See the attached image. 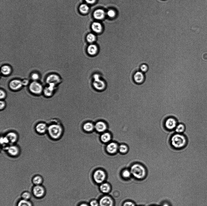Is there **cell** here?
Listing matches in <instances>:
<instances>
[{"mask_svg": "<svg viewBox=\"0 0 207 206\" xmlns=\"http://www.w3.org/2000/svg\"><path fill=\"white\" fill-rule=\"evenodd\" d=\"M123 206H135V205L132 202L127 201L124 203Z\"/></svg>", "mask_w": 207, "mask_h": 206, "instance_id": "41", "label": "cell"}, {"mask_svg": "<svg viewBox=\"0 0 207 206\" xmlns=\"http://www.w3.org/2000/svg\"><path fill=\"white\" fill-rule=\"evenodd\" d=\"M170 143L173 148L180 149L186 146L187 143V139L183 134L175 133L171 137Z\"/></svg>", "mask_w": 207, "mask_h": 206, "instance_id": "1", "label": "cell"}, {"mask_svg": "<svg viewBox=\"0 0 207 206\" xmlns=\"http://www.w3.org/2000/svg\"><path fill=\"white\" fill-rule=\"evenodd\" d=\"M86 40L88 43H93L96 40L95 36L92 33H89L86 36Z\"/></svg>", "mask_w": 207, "mask_h": 206, "instance_id": "31", "label": "cell"}, {"mask_svg": "<svg viewBox=\"0 0 207 206\" xmlns=\"http://www.w3.org/2000/svg\"><path fill=\"white\" fill-rule=\"evenodd\" d=\"M16 206H33V204L30 200H26L21 198L17 201Z\"/></svg>", "mask_w": 207, "mask_h": 206, "instance_id": "24", "label": "cell"}, {"mask_svg": "<svg viewBox=\"0 0 207 206\" xmlns=\"http://www.w3.org/2000/svg\"><path fill=\"white\" fill-rule=\"evenodd\" d=\"M113 201L112 198L108 196L102 197L100 200V206H113Z\"/></svg>", "mask_w": 207, "mask_h": 206, "instance_id": "15", "label": "cell"}, {"mask_svg": "<svg viewBox=\"0 0 207 206\" xmlns=\"http://www.w3.org/2000/svg\"><path fill=\"white\" fill-rule=\"evenodd\" d=\"M79 206H88L87 204H86L83 203L80 205Z\"/></svg>", "mask_w": 207, "mask_h": 206, "instance_id": "44", "label": "cell"}, {"mask_svg": "<svg viewBox=\"0 0 207 206\" xmlns=\"http://www.w3.org/2000/svg\"><path fill=\"white\" fill-rule=\"evenodd\" d=\"M5 148L8 154L11 156H16L19 153V148L15 145L12 144L9 146H7Z\"/></svg>", "mask_w": 207, "mask_h": 206, "instance_id": "12", "label": "cell"}, {"mask_svg": "<svg viewBox=\"0 0 207 206\" xmlns=\"http://www.w3.org/2000/svg\"><path fill=\"white\" fill-rule=\"evenodd\" d=\"M31 78L33 81H37L39 79L40 76L38 73L33 72L32 74Z\"/></svg>", "mask_w": 207, "mask_h": 206, "instance_id": "35", "label": "cell"}, {"mask_svg": "<svg viewBox=\"0 0 207 206\" xmlns=\"http://www.w3.org/2000/svg\"><path fill=\"white\" fill-rule=\"evenodd\" d=\"M91 27L92 30L96 33H100L102 30L101 24L97 22H93L92 24Z\"/></svg>", "mask_w": 207, "mask_h": 206, "instance_id": "26", "label": "cell"}, {"mask_svg": "<svg viewBox=\"0 0 207 206\" xmlns=\"http://www.w3.org/2000/svg\"><path fill=\"white\" fill-rule=\"evenodd\" d=\"M145 78L143 73L141 71L136 72L133 76V79L134 82L138 84H140L143 83L144 81Z\"/></svg>", "mask_w": 207, "mask_h": 206, "instance_id": "17", "label": "cell"}, {"mask_svg": "<svg viewBox=\"0 0 207 206\" xmlns=\"http://www.w3.org/2000/svg\"><path fill=\"white\" fill-rule=\"evenodd\" d=\"M140 69L141 71L143 73L147 71L148 68L147 65L145 64H143L141 65Z\"/></svg>", "mask_w": 207, "mask_h": 206, "instance_id": "37", "label": "cell"}, {"mask_svg": "<svg viewBox=\"0 0 207 206\" xmlns=\"http://www.w3.org/2000/svg\"><path fill=\"white\" fill-rule=\"evenodd\" d=\"M178 124V121L176 118L170 117L165 120L164 122V125L167 130L172 131L174 130Z\"/></svg>", "mask_w": 207, "mask_h": 206, "instance_id": "7", "label": "cell"}, {"mask_svg": "<svg viewBox=\"0 0 207 206\" xmlns=\"http://www.w3.org/2000/svg\"><path fill=\"white\" fill-rule=\"evenodd\" d=\"M130 171L134 177L138 179L143 178L146 175V170L143 165L140 163H135L131 165Z\"/></svg>", "mask_w": 207, "mask_h": 206, "instance_id": "3", "label": "cell"}, {"mask_svg": "<svg viewBox=\"0 0 207 206\" xmlns=\"http://www.w3.org/2000/svg\"><path fill=\"white\" fill-rule=\"evenodd\" d=\"M32 193L30 192L25 191L22 192L20 196L22 199L26 200H30L32 198Z\"/></svg>", "mask_w": 207, "mask_h": 206, "instance_id": "30", "label": "cell"}, {"mask_svg": "<svg viewBox=\"0 0 207 206\" xmlns=\"http://www.w3.org/2000/svg\"><path fill=\"white\" fill-rule=\"evenodd\" d=\"M79 10L83 14L86 13L88 11L89 7L87 4H83L80 6Z\"/></svg>", "mask_w": 207, "mask_h": 206, "instance_id": "32", "label": "cell"}, {"mask_svg": "<svg viewBox=\"0 0 207 206\" xmlns=\"http://www.w3.org/2000/svg\"><path fill=\"white\" fill-rule=\"evenodd\" d=\"M30 92L35 95H39L43 92V88L42 85L37 81H33L29 85Z\"/></svg>", "mask_w": 207, "mask_h": 206, "instance_id": "6", "label": "cell"}, {"mask_svg": "<svg viewBox=\"0 0 207 206\" xmlns=\"http://www.w3.org/2000/svg\"><path fill=\"white\" fill-rule=\"evenodd\" d=\"M112 135L109 132L106 131L101 134L100 139L103 143L107 144L112 141Z\"/></svg>", "mask_w": 207, "mask_h": 206, "instance_id": "18", "label": "cell"}, {"mask_svg": "<svg viewBox=\"0 0 207 206\" xmlns=\"http://www.w3.org/2000/svg\"><path fill=\"white\" fill-rule=\"evenodd\" d=\"M6 97V93L3 89H1L0 91V98L1 100L4 99Z\"/></svg>", "mask_w": 207, "mask_h": 206, "instance_id": "38", "label": "cell"}, {"mask_svg": "<svg viewBox=\"0 0 207 206\" xmlns=\"http://www.w3.org/2000/svg\"><path fill=\"white\" fill-rule=\"evenodd\" d=\"M162 206H169V205L168 204L165 203L163 204Z\"/></svg>", "mask_w": 207, "mask_h": 206, "instance_id": "45", "label": "cell"}, {"mask_svg": "<svg viewBox=\"0 0 207 206\" xmlns=\"http://www.w3.org/2000/svg\"><path fill=\"white\" fill-rule=\"evenodd\" d=\"M129 148L128 146L124 143L120 144L119 146L118 152L122 154H125L129 152Z\"/></svg>", "mask_w": 207, "mask_h": 206, "instance_id": "28", "label": "cell"}, {"mask_svg": "<svg viewBox=\"0 0 207 206\" xmlns=\"http://www.w3.org/2000/svg\"><path fill=\"white\" fill-rule=\"evenodd\" d=\"M32 182L34 185H42L44 179L41 175L39 174L35 175L32 179Z\"/></svg>", "mask_w": 207, "mask_h": 206, "instance_id": "21", "label": "cell"}, {"mask_svg": "<svg viewBox=\"0 0 207 206\" xmlns=\"http://www.w3.org/2000/svg\"><path fill=\"white\" fill-rule=\"evenodd\" d=\"M131 173L130 170L127 169H125L123 170L122 172V176L125 178H128L130 177Z\"/></svg>", "mask_w": 207, "mask_h": 206, "instance_id": "34", "label": "cell"}, {"mask_svg": "<svg viewBox=\"0 0 207 206\" xmlns=\"http://www.w3.org/2000/svg\"><path fill=\"white\" fill-rule=\"evenodd\" d=\"M83 130L87 132H91L95 130L94 124L88 121L84 124L82 127Z\"/></svg>", "mask_w": 207, "mask_h": 206, "instance_id": "22", "label": "cell"}, {"mask_svg": "<svg viewBox=\"0 0 207 206\" xmlns=\"http://www.w3.org/2000/svg\"><path fill=\"white\" fill-rule=\"evenodd\" d=\"M95 130L97 132L102 134L106 131L108 129L107 124L102 121H99L94 124Z\"/></svg>", "mask_w": 207, "mask_h": 206, "instance_id": "11", "label": "cell"}, {"mask_svg": "<svg viewBox=\"0 0 207 206\" xmlns=\"http://www.w3.org/2000/svg\"><path fill=\"white\" fill-rule=\"evenodd\" d=\"M86 2L89 4H92L94 3L96 0H85Z\"/></svg>", "mask_w": 207, "mask_h": 206, "instance_id": "43", "label": "cell"}, {"mask_svg": "<svg viewBox=\"0 0 207 206\" xmlns=\"http://www.w3.org/2000/svg\"><path fill=\"white\" fill-rule=\"evenodd\" d=\"M93 178L96 182L99 184L101 183L105 180L106 175L104 171L98 169L95 170L94 173Z\"/></svg>", "mask_w": 207, "mask_h": 206, "instance_id": "9", "label": "cell"}, {"mask_svg": "<svg viewBox=\"0 0 207 206\" xmlns=\"http://www.w3.org/2000/svg\"><path fill=\"white\" fill-rule=\"evenodd\" d=\"M105 13L104 11L102 9H98L94 12L93 15L94 18L97 20H101L105 17Z\"/></svg>", "mask_w": 207, "mask_h": 206, "instance_id": "23", "label": "cell"}, {"mask_svg": "<svg viewBox=\"0 0 207 206\" xmlns=\"http://www.w3.org/2000/svg\"><path fill=\"white\" fill-rule=\"evenodd\" d=\"M99 204V203L95 200H93L90 203V206H98Z\"/></svg>", "mask_w": 207, "mask_h": 206, "instance_id": "39", "label": "cell"}, {"mask_svg": "<svg viewBox=\"0 0 207 206\" xmlns=\"http://www.w3.org/2000/svg\"><path fill=\"white\" fill-rule=\"evenodd\" d=\"M6 106L5 102L3 100H1L0 102V108L1 110L3 109Z\"/></svg>", "mask_w": 207, "mask_h": 206, "instance_id": "40", "label": "cell"}, {"mask_svg": "<svg viewBox=\"0 0 207 206\" xmlns=\"http://www.w3.org/2000/svg\"><path fill=\"white\" fill-rule=\"evenodd\" d=\"M12 71V69L11 67L8 65H4L1 68V72L4 76L9 75L11 73Z\"/></svg>", "mask_w": 207, "mask_h": 206, "instance_id": "25", "label": "cell"}, {"mask_svg": "<svg viewBox=\"0 0 207 206\" xmlns=\"http://www.w3.org/2000/svg\"><path fill=\"white\" fill-rule=\"evenodd\" d=\"M48 127L46 124L43 122L38 123L36 125L35 129L36 131L39 134H42L47 131Z\"/></svg>", "mask_w": 207, "mask_h": 206, "instance_id": "19", "label": "cell"}, {"mask_svg": "<svg viewBox=\"0 0 207 206\" xmlns=\"http://www.w3.org/2000/svg\"><path fill=\"white\" fill-rule=\"evenodd\" d=\"M5 136L8 139L9 143L12 144L17 142L18 138L17 134L14 132H8Z\"/></svg>", "mask_w": 207, "mask_h": 206, "instance_id": "20", "label": "cell"}, {"mask_svg": "<svg viewBox=\"0 0 207 206\" xmlns=\"http://www.w3.org/2000/svg\"><path fill=\"white\" fill-rule=\"evenodd\" d=\"M101 191L105 193L109 192L110 190L111 187L109 184L106 183H102L100 186Z\"/></svg>", "mask_w": 207, "mask_h": 206, "instance_id": "29", "label": "cell"}, {"mask_svg": "<svg viewBox=\"0 0 207 206\" xmlns=\"http://www.w3.org/2000/svg\"><path fill=\"white\" fill-rule=\"evenodd\" d=\"M1 144L4 146L9 143L8 139L6 136L4 137H1L0 138Z\"/></svg>", "mask_w": 207, "mask_h": 206, "instance_id": "33", "label": "cell"}, {"mask_svg": "<svg viewBox=\"0 0 207 206\" xmlns=\"http://www.w3.org/2000/svg\"><path fill=\"white\" fill-rule=\"evenodd\" d=\"M22 86V81L18 79H14L11 80L9 84V88L13 91L19 90Z\"/></svg>", "mask_w": 207, "mask_h": 206, "instance_id": "14", "label": "cell"}, {"mask_svg": "<svg viewBox=\"0 0 207 206\" xmlns=\"http://www.w3.org/2000/svg\"><path fill=\"white\" fill-rule=\"evenodd\" d=\"M87 51L90 56H94L98 53L99 50L98 46L93 43L90 44L87 47Z\"/></svg>", "mask_w": 207, "mask_h": 206, "instance_id": "16", "label": "cell"}, {"mask_svg": "<svg viewBox=\"0 0 207 206\" xmlns=\"http://www.w3.org/2000/svg\"><path fill=\"white\" fill-rule=\"evenodd\" d=\"M31 191L34 197L37 199L43 198L46 193L45 188L42 185H34L32 188Z\"/></svg>", "mask_w": 207, "mask_h": 206, "instance_id": "5", "label": "cell"}, {"mask_svg": "<svg viewBox=\"0 0 207 206\" xmlns=\"http://www.w3.org/2000/svg\"><path fill=\"white\" fill-rule=\"evenodd\" d=\"M119 146V145L117 143L111 141L107 144L106 151L110 154H115L118 152Z\"/></svg>", "mask_w": 207, "mask_h": 206, "instance_id": "10", "label": "cell"}, {"mask_svg": "<svg viewBox=\"0 0 207 206\" xmlns=\"http://www.w3.org/2000/svg\"><path fill=\"white\" fill-rule=\"evenodd\" d=\"M61 81L62 79L60 77L55 74L49 75L46 79V82L48 84H53L56 86L60 84Z\"/></svg>", "mask_w": 207, "mask_h": 206, "instance_id": "8", "label": "cell"}, {"mask_svg": "<svg viewBox=\"0 0 207 206\" xmlns=\"http://www.w3.org/2000/svg\"><path fill=\"white\" fill-rule=\"evenodd\" d=\"M185 130V124L182 123H179L175 128L174 130L176 133L183 134Z\"/></svg>", "mask_w": 207, "mask_h": 206, "instance_id": "27", "label": "cell"}, {"mask_svg": "<svg viewBox=\"0 0 207 206\" xmlns=\"http://www.w3.org/2000/svg\"><path fill=\"white\" fill-rule=\"evenodd\" d=\"M93 82L92 85L95 89L99 91H103L106 86L105 82L102 79L100 75L98 73H95L93 76Z\"/></svg>", "mask_w": 207, "mask_h": 206, "instance_id": "4", "label": "cell"}, {"mask_svg": "<svg viewBox=\"0 0 207 206\" xmlns=\"http://www.w3.org/2000/svg\"><path fill=\"white\" fill-rule=\"evenodd\" d=\"M47 132L49 136L54 139L60 138L63 135L64 129L59 124H53L48 127Z\"/></svg>", "mask_w": 207, "mask_h": 206, "instance_id": "2", "label": "cell"}, {"mask_svg": "<svg viewBox=\"0 0 207 206\" xmlns=\"http://www.w3.org/2000/svg\"><path fill=\"white\" fill-rule=\"evenodd\" d=\"M23 86H26L29 83V81L27 79H24L22 80Z\"/></svg>", "mask_w": 207, "mask_h": 206, "instance_id": "42", "label": "cell"}, {"mask_svg": "<svg viewBox=\"0 0 207 206\" xmlns=\"http://www.w3.org/2000/svg\"><path fill=\"white\" fill-rule=\"evenodd\" d=\"M107 14L110 17H113L115 15V11L113 10H109L107 12Z\"/></svg>", "mask_w": 207, "mask_h": 206, "instance_id": "36", "label": "cell"}, {"mask_svg": "<svg viewBox=\"0 0 207 206\" xmlns=\"http://www.w3.org/2000/svg\"><path fill=\"white\" fill-rule=\"evenodd\" d=\"M48 85L43 89V92L45 96L50 97L53 95L57 86L51 84Z\"/></svg>", "mask_w": 207, "mask_h": 206, "instance_id": "13", "label": "cell"}]
</instances>
